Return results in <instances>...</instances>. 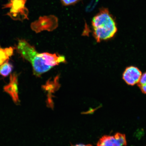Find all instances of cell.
<instances>
[{"instance_id": "2", "label": "cell", "mask_w": 146, "mask_h": 146, "mask_svg": "<svg viewBox=\"0 0 146 146\" xmlns=\"http://www.w3.org/2000/svg\"><path fill=\"white\" fill-rule=\"evenodd\" d=\"M16 50L22 57L30 62L32 65L34 74L39 76L52 68L47 66L35 48L25 40L18 41Z\"/></svg>"}, {"instance_id": "6", "label": "cell", "mask_w": 146, "mask_h": 146, "mask_svg": "<svg viewBox=\"0 0 146 146\" xmlns=\"http://www.w3.org/2000/svg\"><path fill=\"white\" fill-rule=\"evenodd\" d=\"M142 72L137 67L131 66L126 68L123 78L128 85L133 86L137 84L142 76Z\"/></svg>"}, {"instance_id": "5", "label": "cell", "mask_w": 146, "mask_h": 146, "mask_svg": "<svg viewBox=\"0 0 146 146\" xmlns=\"http://www.w3.org/2000/svg\"><path fill=\"white\" fill-rule=\"evenodd\" d=\"M57 23V18L54 16H45L40 17L38 21L32 24L31 27L33 30L38 31L44 29L52 30L56 27Z\"/></svg>"}, {"instance_id": "3", "label": "cell", "mask_w": 146, "mask_h": 146, "mask_svg": "<svg viewBox=\"0 0 146 146\" xmlns=\"http://www.w3.org/2000/svg\"><path fill=\"white\" fill-rule=\"evenodd\" d=\"M27 0H10L4 6V8H10L8 15L15 20L23 21L28 19V11L25 5Z\"/></svg>"}, {"instance_id": "11", "label": "cell", "mask_w": 146, "mask_h": 146, "mask_svg": "<svg viewBox=\"0 0 146 146\" xmlns=\"http://www.w3.org/2000/svg\"><path fill=\"white\" fill-rule=\"evenodd\" d=\"M138 85L142 92L146 94V72L142 75L139 81L138 82Z\"/></svg>"}, {"instance_id": "8", "label": "cell", "mask_w": 146, "mask_h": 146, "mask_svg": "<svg viewBox=\"0 0 146 146\" xmlns=\"http://www.w3.org/2000/svg\"><path fill=\"white\" fill-rule=\"evenodd\" d=\"M42 59L44 60L46 64L52 67L59 64L65 62L64 56L59 54H52L47 52L40 54Z\"/></svg>"}, {"instance_id": "12", "label": "cell", "mask_w": 146, "mask_h": 146, "mask_svg": "<svg viewBox=\"0 0 146 146\" xmlns=\"http://www.w3.org/2000/svg\"><path fill=\"white\" fill-rule=\"evenodd\" d=\"M80 1V0H61L63 5L66 6L74 5Z\"/></svg>"}, {"instance_id": "4", "label": "cell", "mask_w": 146, "mask_h": 146, "mask_svg": "<svg viewBox=\"0 0 146 146\" xmlns=\"http://www.w3.org/2000/svg\"><path fill=\"white\" fill-rule=\"evenodd\" d=\"M127 144L125 135L118 133L114 136L102 137L98 142L97 146H125Z\"/></svg>"}, {"instance_id": "1", "label": "cell", "mask_w": 146, "mask_h": 146, "mask_svg": "<svg viewBox=\"0 0 146 146\" xmlns=\"http://www.w3.org/2000/svg\"><path fill=\"white\" fill-rule=\"evenodd\" d=\"M92 25L94 37L98 42L113 37L117 31L114 18L106 8L100 9L93 18Z\"/></svg>"}, {"instance_id": "7", "label": "cell", "mask_w": 146, "mask_h": 146, "mask_svg": "<svg viewBox=\"0 0 146 146\" xmlns=\"http://www.w3.org/2000/svg\"><path fill=\"white\" fill-rule=\"evenodd\" d=\"M18 85V76L17 74L14 73L11 74L10 82L3 88L5 92L10 95L14 103L17 104L19 102Z\"/></svg>"}, {"instance_id": "10", "label": "cell", "mask_w": 146, "mask_h": 146, "mask_svg": "<svg viewBox=\"0 0 146 146\" xmlns=\"http://www.w3.org/2000/svg\"><path fill=\"white\" fill-rule=\"evenodd\" d=\"M13 69L12 65L7 61L0 66V74L6 77L11 72Z\"/></svg>"}, {"instance_id": "9", "label": "cell", "mask_w": 146, "mask_h": 146, "mask_svg": "<svg viewBox=\"0 0 146 146\" xmlns=\"http://www.w3.org/2000/svg\"><path fill=\"white\" fill-rule=\"evenodd\" d=\"M14 48L11 47L5 48L0 47V66L7 61L13 54Z\"/></svg>"}, {"instance_id": "13", "label": "cell", "mask_w": 146, "mask_h": 146, "mask_svg": "<svg viewBox=\"0 0 146 146\" xmlns=\"http://www.w3.org/2000/svg\"><path fill=\"white\" fill-rule=\"evenodd\" d=\"M73 146H92L90 145H84L83 144H80V145H77Z\"/></svg>"}]
</instances>
